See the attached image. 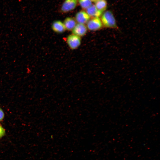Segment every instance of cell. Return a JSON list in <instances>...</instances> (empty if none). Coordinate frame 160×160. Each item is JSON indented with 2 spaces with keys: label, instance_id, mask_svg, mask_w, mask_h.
I'll use <instances>...</instances> for the list:
<instances>
[{
  "label": "cell",
  "instance_id": "4",
  "mask_svg": "<svg viewBox=\"0 0 160 160\" xmlns=\"http://www.w3.org/2000/svg\"><path fill=\"white\" fill-rule=\"evenodd\" d=\"M77 0H65L61 8L63 13H67L74 9L76 7Z\"/></svg>",
  "mask_w": 160,
  "mask_h": 160
},
{
  "label": "cell",
  "instance_id": "13",
  "mask_svg": "<svg viewBox=\"0 0 160 160\" xmlns=\"http://www.w3.org/2000/svg\"><path fill=\"white\" fill-rule=\"evenodd\" d=\"M4 117V113L3 110L0 108V122L2 121Z\"/></svg>",
  "mask_w": 160,
  "mask_h": 160
},
{
  "label": "cell",
  "instance_id": "2",
  "mask_svg": "<svg viewBox=\"0 0 160 160\" xmlns=\"http://www.w3.org/2000/svg\"><path fill=\"white\" fill-rule=\"evenodd\" d=\"M66 41L69 47L72 50H74L80 45L81 39L80 37L72 34L68 36Z\"/></svg>",
  "mask_w": 160,
  "mask_h": 160
},
{
  "label": "cell",
  "instance_id": "6",
  "mask_svg": "<svg viewBox=\"0 0 160 160\" xmlns=\"http://www.w3.org/2000/svg\"><path fill=\"white\" fill-rule=\"evenodd\" d=\"M78 23L85 24L90 19V17L86 12L81 10L77 12L75 18Z\"/></svg>",
  "mask_w": 160,
  "mask_h": 160
},
{
  "label": "cell",
  "instance_id": "12",
  "mask_svg": "<svg viewBox=\"0 0 160 160\" xmlns=\"http://www.w3.org/2000/svg\"><path fill=\"white\" fill-rule=\"evenodd\" d=\"M5 135V130L0 124V139L4 136Z\"/></svg>",
  "mask_w": 160,
  "mask_h": 160
},
{
  "label": "cell",
  "instance_id": "8",
  "mask_svg": "<svg viewBox=\"0 0 160 160\" xmlns=\"http://www.w3.org/2000/svg\"><path fill=\"white\" fill-rule=\"evenodd\" d=\"M63 23L65 30L68 31H72L77 24L75 18L70 17L65 18Z\"/></svg>",
  "mask_w": 160,
  "mask_h": 160
},
{
  "label": "cell",
  "instance_id": "14",
  "mask_svg": "<svg viewBox=\"0 0 160 160\" xmlns=\"http://www.w3.org/2000/svg\"><path fill=\"white\" fill-rule=\"evenodd\" d=\"M91 2H95L96 1H97L98 0H90Z\"/></svg>",
  "mask_w": 160,
  "mask_h": 160
},
{
  "label": "cell",
  "instance_id": "1",
  "mask_svg": "<svg viewBox=\"0 0 160 160\" xmlns=\"http://www.w3.org/2000/svg\"><path fill=\"white\" fill-rule=\"evenodd\" d=\"M101 20L103 25L107 28H117L116 20L113 13L110 11L105 12L101 17Z\"/></svg>",
  "mask_w": 160,
  "mask_h": 160
},
{
  "label": "cell",
  "instance_id": "9",
  "mask_svg": "<svg viewBox=\"0 0 160 160\" xmlns=\"http://www.w3.org/2000/svg\"><path fill=\"white\" fill-rule=\"evenodd\" d=\"M86 12L92 18L99 17L102 13L97 9L95 5L93 4H92L86 9Z\"/></svg>",
  "mask_w": 160,
  "mask_h": 160
},
{
  "label": "cell",
  "instance_id": "5",
  "mask_svg": "<svg viewBox=\"0 0 160 160\" xmlns=\"http://www.w3.org/2000/svg\"><path fill=\"white\" fill-rule=\"evenodd\" d=\"M87 30L85 24L77 23L72 31V34L81 37L86 34Z\"/></svg>",
  "mask_w": 160,
  "mask_h": 160
},
{
  "label": "cell",
  "instance_id": "7",
  "mask_svg": "<svg viewBox=\"0 0 160 160\" xmlns=\"http://www.w3.org/2000/svg\"><path fill=\"white\" fill-rule=\"evenodd\" d=\"M51 28L54 32L58 33H62L66 30L63 23L59 20L55 21L52 23Z\"/></svg>",
  "mask_w": 160,
  "mask_h": 160
},
{
  "label": "cell",
  "instance_id": "11",
  "mask_svg": "<svg viewBox=\"0 0 160 160\" xmlns=\"http://www.w3.org/2000/svg\"><path fill=\"white\" fill-rule=\"evenodd\" d=\"M79 2L81 7L86 9L92 5L90 0H79Z\"/></svg>",
  "mask_w": 160,
  "mask_h": 160
},
{
  "label": "cell",
  "instance_id": "3",
  "mask_svg": "<svg viewBox=\"0 0 160 160\" xmlns=\"http://www.w3.org/2000/svg\"><path fill=\"white\" fill-rule=\"evenodd\" d=\"M86 24L87 29L91 31L98 30L103 26L101 20L99 17L92 18Z\"/></svg>",
  "mask_w": 160,
  "mask_h": 160
},
{
  "label": "cell",
  "instance_id": "10",
  "mask_svg": "<svg viewBox=\"0 0 160 160\" xmlns=\"http://www.w3.org/2000/svg\"><path fill=\"white\" fill-rule=\"evenodd\" d=\"M95 3L97 9L101 12H103L106 9L107 4L106 0H98Z\"/></svg>",
  "mask_w": 160,
  "mask_h": 160
}]
</instances>
